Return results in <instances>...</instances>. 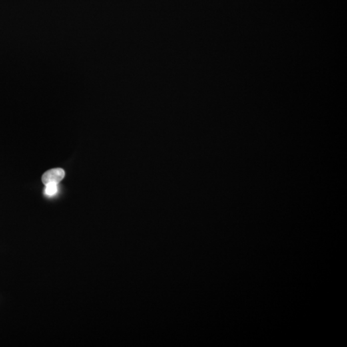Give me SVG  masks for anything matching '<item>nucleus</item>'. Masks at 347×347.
Instances as JSON below:
<instances>
[{"label":"nucleus","mask_w":347,"mask_h":347,"mask_svg":"<svg viewBox=\"0 0 347 347\" xmlns=\"http://www.w3.org/2000/svg\"><path fill=\"white\" fill-rule=\"evenodd\" d=\"M65 176V172L63 168H52L43 174L42 176V182L45 185L50 183L58 184Z\"/></svg>","instance_id":"obj_1"},{"label":"nucleus","mask_w":347,"mask_h":347,"mask_svg":"<svg viewBox=\"0 0 347 347\" xmlns=\"http://www.w3.org/2000/svg\"><path fill=\"white\" fill-rule=\"evenodd\" d=\"M45 194L48 197H53L56 195L58 192L57 184L50 183L45 185Z\"/></svg>","instance_id":"obj_2"}]
</instances>
